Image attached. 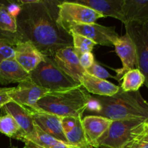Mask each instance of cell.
<instances>
[{"mask_svg":"<svg viewBox=\"0 0 148 148\" xmlns=\"http://www.w3.org/2000/svg\"><path fill=\"white\" fill-rule=\"evenodd\" d=\"M0 29L11 33H16L17 30V19L9 13L5 7H0Z\"/></svg>","mask_w":148,"mask_h":148,"instance_id":"cb8c5ba5","label":"cell"},{"mask_svg":"<svg viewBox=\"0 0 148 148\" xmlns=\"http://www.w3.org/2000/svg\"><path fill=\"white\" fill-rule=\"evenodd\" d=\"M92 96L82 85L49 92L40 99L35 110H41L60 117L82 119Z\"/></svg>","mask_w":148,"mask_h":148,"instance_id":"3957f363","label":"cell"},{"mask_svg":"<svg viewBox=\"0 0 148 148\" xmlns=\"http://www.w3.org/2000/svg\"><path fill=\"white\" fill-rule=\"evenodd\" d=\"M86 72L89 75H92L95 77L100 78V79H106L107 78H114V77L112 76L105 68L101 66L96 62H94L90 67L87 69Z\"/></svg>","mask_w":148,"mask_h":148,"instance_id":"d4e9b609","label":"cell"},{"mask_svg":"<svg viewBox=\"0 0 148 148\" xmlns=\"http://www.w3.org/2000/svg\"><path fill=\"white\" fill-rule=\"evenodd\" d=\"M124 26L135 46L137 69L144 75L148 89V20L130 22Z\"/></svg>","mask_w":148,"mask_h":148,"instance_id":"8992f818","label":"cell"},{"mask_svg":"<svg viewBox=\"0 0 148 148\" xmlns=\"http://www.w3.org/2000/svg\"><path fill=\"white\" fill-rule=\"evenodd\" d=\"M4 112L11 116L20 126L25 136H30L34 134L36 124L33 121L30 110L14 101L8 103L3 107Z\"/></svg>","mask_w":148,"mask_h":148,"instance_id":"2e32d148","label":"cell"},{"mask_svg":"<svg viewBox=\"0 0 148 148\" xmlns=\"http://www.w3.org/2000/svg\"><path fill=\"white\" fill-rule=\"evenodd\" d=\"M80 148H94V147H92V146H91V145H87V146H85V147H80ZM99 148H108V147H99Z\"/></svg>","mask_w":148,"mask_h":148,"instance_id":"e575fe53","label":"cell"},{"mask_svg":"<svg viewBox=\"0 0 148 148\" xmlns=\"http://www.w3.org/2000/svg\"><path fill=\"white\" fill-rule=\"evenodd\" d=\"M121 148H148V142L138 138H133Z\"/></svg>","mask_w":148,"mask_h":148,"instance_id":"1f68e13d","label":"cell"},{"mask_svg":"<svg viewBox=\"0 0 148 148\" xmlns=\"http://www.w3.org/2000/svg\"><path fill=\"white\" fill-rule=\"evenodd\" d=\"M6 8H7V11L9 12L10 14H11L14 17L17 18L19 13H20V10H21V4H20L19 1H10V4Z\"/></svg>","mask_w":148,"mask_h":148,"instance_id":"d6a6232c","label":"cell"},{"mask_svg":"<svg viewBox=\"0 0 148 148\" xmlns=\"http://www.w3.org/2000/svg\"><path fill=\"white\" fill-rule=\"evenodd\" d=\"M14 59L27 72L30 73L43 62L45 56L30 42H19L14 46Z\"/></svg>","mask_w":148,"mask_h":148,"instance_id":"4fadbf2b","label":"cell"},{"mask_svg":"<svg viewBox=\"0 0 148 148\" xmlns=\"http://www.w3.org/2000/svg\"><path fill=\"white\" fill-rule=\"evenodd\" d=\"M14 59V50L13 46L0 40V63L7 59Z\"/></svg>","mask_w":148,"mask_h":148,"instance_id":"484cf974","label":"cell"},{"mask_svg":"<svg viewBox=\"0 0 148 148\" xmlns=\"http://www.w3.org/2000/svg\"><path fill=\"white\" fill-rule=\"evenodd\" d=\"M65 137L69 148H80L90 145L82 127V119H77L75 127L65 134Z\"/></svg>","mask_w":148,"mask_h":148,"instance_id":"7402d4cb","label":"cell"},{"mask_svg":"<svg viewBox=\"0 0 148 148\" xmlns=\"http://www.w3.org/2000/svg\"><path fill=\"white\" fill-rule=\"evenodd\" d=\"M31 81L30 73L25 70L14 59H7L0 63V84L7 85Z\"/></svg>","mask_w":148,"mask_h":148,"instance_id":"e0dca14e","label":"cell"},{"mask_svg":"<svg viewBox=\"0 0 148 148\" xmlns=\"http://www.w3.org/2000/svg\"><path fill=\"white\" fill-rule=\"evenodd\" d=\"M79 63L81 66L86 70L87 69L90 67L92 64L95 62V59L92 52H88V53H83L79 57Z\"/></svg>","mask_w":148,"mask_h":148,"instance_id":"f1b7e54d","label":"cell"},{"mask_svg":"<svg viewBox=\"0 0 148 148\" xmlns=\"http://www.w3.org/2000/svg\"><path fill=\"white\" fill-rule=\"evenodd\" d=\"M0 40L6 42L12 46H15L19 42H20L17 33H8V32L3 31L1 29H0Z\"/></svg>","mask_w":148,"mask_h":148,"instance_id":"4316f807","label":"cell"},{"mask_svg":"<svg viewBox=\"0 0 148 148\" xmlns=\"http://www.w3.org/2000/svg\"><path fill=\"white\" fill-rule=\"evenodd\" d=\"M143 136H148V117L134 129L132 134V139Z\"/></svg>","mask_w":148,"mask_h":148,"instance_id":"83f0119b","label":"cell"},{"mask_svg":"<svg viewBox=\"0 0 148 148\" xmlns=\"http://www.w3.org/2000/svg\"><path fill=\"white\" fill-rule=\"evenodd\" d=\"M0 132L10 138L21 141L25 136L15 120L9 114L0 116Z\"/></svg>","mask_w":148,"mask_h":148,"instance_id":"44dd1931","label":"cell"},{"mask_svg":"<svg viewBox=\"0 0 148 148\" xmlns=\"http://www.w3.org/2000/svg\"><path fill=\"white\" fill-rule=\"evenodd\" d=\"M69 33L81 35L92 40L95 44L109 47L114 46L119 37L116 32L115 27H107L96 23L74 25L69 27Z\"/></svg>","mask_w":148,"mask_h":148,"instance_id":"ba28073f","label":"cell"},{"mask_svg":"<svg viewBox=\"0 0 148 148\" xmlns=\"http://www.w3.org/2000/svg\"><path fill=\"white\" fill-rule=\"evenodd\" d=\"M124 23L148 20V0H124Z\"/></svg>","mask_w":148,"mask_h":148,"instance_id":"d6986e66","label":"cell"},{"mask_svg":"<svg viewBox=\"0 0 148 148\" xmlns=\"http://www.w3.org/2000/svg\"><path fill=\"white\" fill-rule=\"evenodd\" d=\"M72 1L87 6L104 17H114L124 23V0H73Z\"/></svg>","mask_w":148,"mask_h":148,"instance_id":"9a60e30c","label":"cell"},{"mask_svg":"<svg viewBox=\"0 0 148 148\" xmlns=\"http://www.w3.org/2000/svg\"><path fill=\"white\" fill-rule=\"evenodd\" d=\"M120 88L124 92H135L145 85V78L138 69H132L124 75Z\"/></svg>","mask_w":148,"mask_h":148,"instance_id":"ffe728a7","label":"cell"},{"mask_svg":"<svg viewBox=\"0 0 148 148\" xmlns=\"http://www.w3.org/2000/svg\"><path fill=\"white\" fill-rule=\"evenodd\" d=\"M101 18L104 17L100 13L72 1H62L59 5L57 22L68 32L74 25L94 23Z\"/></svg>","mask_w":148,"mask_h":148,"instance_id":"5b68a950","label":"cell"},{"mask_svg":"<svg viewBox=\"0 0 148 148\" xmlns=\"http://www.w3.org/2000/svg\"><path fill=\"white\" fill-rule=\"evenodd\" d=\"M92 98L99 106L95 112L96 116L112 121L145 120L148 117V102L143 98L140 91L124 92L120 88L119 92L112 96L97 95Z\"/></svg>","mask_w":148,"mask_h":148,"instance_id":"7a4b0ae2","label":"cell"},{"mask_svg":"<svg viewBox=\"0 0 148 148\" xmlns=\"http://www.w3.org/2000/svg\"><path fill=\"white\" fill-rule=\"evenodd\" d=\"M144 120L130 119L113 121L108 130L98 141V148H121L132 139V134Z\"/></svg>","mask_w":148,"mask_h":148,"instance_id":"52a82bcc","label":"cell"},{"mask_svg":"<svg viewBox=\"0 0 148 148\" xmlns=\"http://www.w3.org/2000/svg\"><path fill=\"white\" fill-rule=\"evenodd\" d=\"M134 138L141 139V140H145V141L148 142V136H143V137H134Z\"/></svg>","mask_w":148,"mask_h":148,"instance_id":"836d02e7","label":"cell"},{"mask_svg":"<svg viewBox=\"0 0 148 148\" xmlns=\"http://www.w3.org/2000/svg\"><path fill=\"white\" fill-rule=\"evenodd\" d=\"M50 92L48 90L36 85L32 81H25L18 84L10 92L12 101L31 109H36L40 99Z\"/></svg>","mask_w":148,"mask_h":148,"instance_id":"9c48e42d","label":"cell"},{"mask_svg":"<svg viewBox=\"0 0 148 148\" xmlns=\"http://www.w3.org/2000/svg\"><path fill=\"white\" fill-rule=\"evenodd\" d=\"M29 110L33 121L40 130L56 140L62 142L68 145L64 133L62 130V117L45 112L39 109L35 110L29 108Z\"/></svg>","mask_w":148,"mask_h":148,"instance_id":"7c38bea8","label":"cell"},{"mask_svg":"<svg viewBox=\"0 0 148 148\" xmlns=\"http://www.w3.org/2000/svg\"><path fill=\"white\" fill-rule=\"evenodd\" d=\"M12 148H18V147H12Z\"/></svg>","mask_w":148,"mask_h":148,"instance_id":"d590c367","label":"cell"},{"mask_svg":"<svg viewBox=\"0 0 148 148\" xmlns=\"http://www.w3.org/2000/svg\"><path fill=\"white\" fill-rule=\"evenodd\" d=\"M13 88H0V109L12 101L9 94Z\"/></svg>","mask_w":148,"mask_h":148,"instance_id":"4dcf8cb0","label":"cell"},{"mask_svg":"<svg viewBox=\"0 0 148 148\" xmlns=\"http://www.w3.org/2000/svg\"><path fill=\"white\" fill-rule=\"evenodd\" d=\"M106 117L96 115L86 116L82 119V125L90 145L98 148V141L108 130L112 123Z\"/></svg>","mask_w":148,"mask_h":148,"instance_id":"5bb4252c","label":"cell"},{"mask_svg":"<svg viewBox=\"0 0 148 148\" xmlns=\"http://www.w3.org/2000/svg\"><path fill=\"white\" fill-rule=\"evenodd\" d=\"M30 79L50 92L62 90L81 85L64 73L52 56H45L43 62L30 73Z\"/></svg>","mask_w":148,"mask_h":148,"instance_id":"277c9868","label":"cell"},{"mask_svg":"<svg viewBox=\"0 0 148 148\" xmlns=\"http://www.w3.org/2000/svg\"><path fill=\"white\" fill-rule=\"evenodd\" d=\"M52 58L66 75L79 84L86 70L81 66L79 57L75 53L73 48L66 47L60 49L52 56Z\"/></svg>","mask_w":148,"mask_h":148,"instance_id":"8fae6325","label":"cell"},{"mask_svg":"<svg viewBox=\"0 0 148 148\" xmlns=\"http://www.w3.org/2000/svg\"><path fill=\"white\" fill-rule=\"evenodd\" d=\"M114 46L122 63L121 69H115L116 76L114 77V79L120 82L126 72L132 69H137L136 49L134 43L127 33L119 36L114 43Z\"/></svg>","mask_w":148,"mask_h":148,"instance_id":"30bf717a","label":"cell"},{"mask_svg":"<svg viewBox=\"0 0 148 148\" xmlns=\"http://www.w3.org/2000/svg\"><path fill=\"white\" fill-rule=\"evenodd\" d=\"M79 119V118H77ZM77 118H74V117L71 116H66V117H62V130H63L64 133L66 134L67 132H70L71 130L73 129L75 127V124H76Z\"/></svg>","mask_w":148,"mask_h":148,"instance_id":"f546056e","label":"cell"},{"mask_svg":"<svg viewBox=\"0 0 148 148\" xmlns=\"http://www.w3.org/2000/svg\"><path fill=\"white\" fill-rule=\"evenodd\" d=\"M79 84L88 92L99 96H112L120 90V86L106 79L95 77L87 72L81 79Z\"/></svg>","mask_w":148,"mask_h":148,"instance_id":"ac0fdd59","label":"cell"},{"mask_svg":"<svg viewBox=\"0 0 148 148\" xmlns=\"http://www.w3.org/2000/svg\"><path fill=\"white\" fill-rule=\"evenodd\" d=\"M72 37V48L78 57L83 53L92 52L95 43L92 40L77 33H70Z\"/></svg>","mask_w":148,"mask_h":148,"instance_id":"603a6c76","label":"cell"},{"mask_svg":"<svg viewBox=\"0 0 148 148\" xmlns=\"http://www.w3.org/2000/svg\"><path fill=\"white\" fill-rule=\"evenodd\" d=\"M62 1L36 0L33 4L20 3L21 10L16 19L20 42H30L42 54L48 56L62 49L72 47V36L57 22Z\"/></svg>","mask_w":148,"mask_h":148,"instance_id":"6da1fadb","label":"cell"}]
</instances>
